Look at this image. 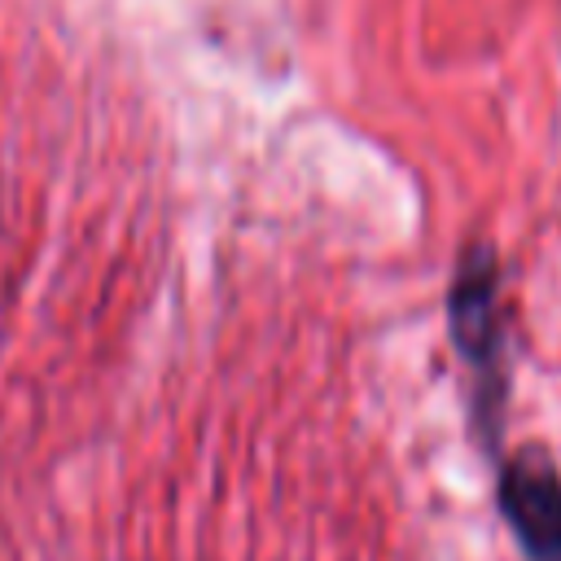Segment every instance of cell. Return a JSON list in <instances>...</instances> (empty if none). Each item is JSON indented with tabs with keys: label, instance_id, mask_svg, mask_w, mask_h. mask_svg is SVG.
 Listing matches in <instances>:
<instances>
[{
	"label": "cell",
	"instance_id": "1",
	"mask_svg": "<svg viewBox=\"0 0 561 561\" xmlns=\"http://www.w3.org/2000/svg\"><path fill=\"white\" fill-rule=\"evenodd\" d=\"M447 329L451 346L478 377V416L482 434L495 447L500 399H504V311H500V263L486 245L465 250L447 289Z\"/></svg>",
	"mask_w": 561,
	"mask_h": 561
},
{
	"label": "cell",
	"instance_id": "2",
	"mask_svg": "<svg viewBox=\"0 0 561 561\" xmlns=\"http://www.w3.org/2000/svg\"><path fill=\"white\" fill-rule=\"evenodd\" d=\"M495 504L526 561H561V469L548 451L526 447L500 460Z\"/></svg>",
	"mask_w": 561,
	"mask_h": 561
}]
</instances>
